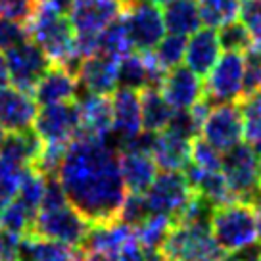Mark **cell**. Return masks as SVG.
<instances>
[{
  "instance_id": "cell-1",
  "label": "cell",
  "mask_w": 261,
  "mask_h": 261,
  "mask_svg": "<svg viewBox=\"0 0 261 261\" xmlns=\"http://www.w3.org/2000/svg\"><path fill=\"white\" fill-rule=\"evenodd\" d=\"M58 180L67 202L90 225L119 221L127 188L119 169V150L106 140L79 133L67 144Z\"/></svg>"
},
{
  "instance_id": "cell-2",
  "label": "cell",
  "mask_w": 261,
  "mask_h": 261,
  "mask_svg": "<svg viewBox=\"0 0 261 261\" xmlns=\"http://www.w3.org/2000/svg\"><path fill=\"white\" fill-rule=\"evenodd\" d=\"M29 41L48 56L52 64H65L73 54L75 31L67 14L58 10L52 2H39L25 23Z\"/></svg>"
},
{
  "instance_id": "cell-3",
  "label": "cell",
  "mask_w": 261,
  "mask_h": 261,
  "mask_svg": "<svg viewBox=\"0 0 261 261\" xmlns=\"http://www.w3.org/2000/svg\"><path fill=\"white\" fill-rule=\"evenodd\" d=\"M210 228L212 237L225 253H234L259 242L253 207L238 200L215 207Z\"/></svg>"
},
{
  "instance_id": "cell-4",
  "label": "cell",
  "mask_w": 261,
  "mask_h": 261,
  "mask_svg": "<svg viewBox=\"0 0 261 261\" xmlns=\"http://www.w3.org/2000/svg\"><path fill=\"white\" fill-rule=\"evenodd\" d=\"M158 252L167 261H223L227 255L212 237V228L187 223H175Z\"/></svg>"
},
{
  "instance_id": "cell-5",
  "label": "cell",
  "mask_w": 261,
  "mask_h": 261,
  "mask_svg": "<svg viewBox=\"0 0 261 261\" xmlns=\"http://www.w3.org/2000/svg\"><path fill=\"white\" fill-rule=\"evenodd\" d=\"M221 173L234 200L250 205L261 200L259 155L248 142H240L238 146L223 154Z\"/></svg>"
},
{
  "instance_id": "cell-6",
  "label": "cell",
  "mask_w": 261,
  "mask_h": 261,
  "mask_svg": "<svg viewBox=\"0 0 261 261\" xmlns=\"http://www.w3.org/2000/svg\"><path fill=\"white\" fill-rule=\"evenodd\" d=\"M89 221L69 202L54 207H39L33 221V237L56 240L62 244L79 248L90 230Z\"/></svg>"
},
{
  "instance_id": "cell-7",
  "label": "cell",
  "mask_w": 261,
  "mask_h": 261,
  "mask_svg": "<svg viewBox=\"0 0 261 261\" xmlns=\"http://www.w3.org/2000/svg\"><path fill=\"white\" fill-rule=\"evenodd\" d=\"M194 194L182 171H158L154 182L144 192V200L152 215H167L177 221Z\"/></svg>"
},
{
  "instance_id": "cell-8",
  "label": "cell",
  "mask_w": 261,
  "mask_h": 261,
  "mask_svg": "<svg viewBox=\"0 0 261 261\" xmlns=\"http://www.w3.org/2000/svg\"><path fill=\"white\" fill-rule=\"evenodd\" d=\"M121 16L135 52L154 50L155 44L165 37L162 10L150 0H139L123 6Z\"/></svg>"
},
{
  "instance_id": "cell-9",
  "label": "cell",
  "mask_w": 261,
  "mask_h": 261,
  "mask_svg": "<svg viewBox=\"0 0 261 261\" xmlns=\"http://www.w3.org/2000/svg\"><path fill=\"white\" fill-rule=\"evenodd\" d=\"M242 79H244V54L225 52L212 67V71L205 75L204 96L213 106L238 102L242 100Z\"/></svg>"
},
{
  "instance_id": "cell-10",
  "label": "cell",
  "mask_w": 261,
  "mask_h": 261,
  "mask_svg": "<svg viewBox=\"0 0 261 261\" xmlns=\"http://www.w3.org/2000/svg\"><path fill=\"white\" fill-rule=\"evenodd\" d=\"M200 137L213 148H217L221 154L244 142V121L240 104L227 102L213 106L202 123Z\"/></svg>"
},
{
  "instance_id": "cell-11",
  "label": "cell",
  "mask_w": 261,
  "mask_h": 261,
  "mask_svg": "<svg viewBox=\"0 0 261 261\" xmlns=\"http://www.w3.org/2000/svg\"><path fill=\"white\" fill-rule=\"evenodd\" d=\"M35 133L44 144H69L81 130V110L79 102H62L44 106L33 123Z\"/></svg>"
},
{
  "instance_id": "cell-12",
  "label": "cell",
  "mask_w": 261,
  "mask_h": 261,
  "mask_svg": "<svg viewBox=\"0 0 261 261\" xmlns=\"http://www.w3.org/2000/svg\"><path fill=\"white\" fill-rule=\"evenodd\" d=\"M4 56H6V65H8V75L12 85L23 92H29V94L35 90L44 71L52 65L48 56L31 41H25L14 48L6 50Z\"/></svg>"
},
{
  "instance_id": "cell-13",
  "label": "cell",
  "mask_w": 261,
  "mask_h": 261,
  "mask_svg": "<svg viewBox=\"0 0 261 261\" xmlns=\"http://www.w3.org/2000/svg\"><path fill=\"white\" fill-rule=\"evenodd\" d=\"M123 14L121 0H71L67 17L75 35L96 37Z\"/></svg>"
},
{
  "instance_id": "cell-14",
  "label": "cell",
  "mask_w": 261,
  "mask_h": 261,
  "mask_svg": "<svg viewBox=\"0 0 261 261\" xmlns=\"http://www.w3.org/2000/svg\"><path fill=\"white\" fill-rule=\"evenodd\" d=\"M160 92L175 112H185L204 96V83L202 77L196 75L192 69L179 65L165 71Z\"/></svg>"
},
{
  "instance_id": "cell-15",
  "label": "cell",
  "mask_w": 261,
  "mask_h": 261,
  "mask_svg": "<svg viewBox=\"0 0 261 261\" xmlns=\"http://www.w3.org/2000/svg\"><path fill=\"white\" fill-rule=\"evenodd\" d=\"M39 114L37 100L16 87L0 89V127L8 133H23L33 127Z\"/></svg>"
},
{
  "instance_id": "cell-16",
  "label": "cell",
  "mask_w": 261,
  "mask_h": 261,
  "mask_svg": "<svg viewBox=\"0 0 261 261\" xmlns=\"http://www.w3.org/2000/svg\"><path fill=\"white\" fill-rule=\"evenodd\" d=\"M110 98L114 112V133L119 139V144H123L142 133L140 94L137 90L117 87Z\"/></svg>"
},
{
  "instance_id": "cell-17",
  "label": "cell",
  "mask_w": 261,
  "mask_h": 261,
  "mask_svg": "<svg viewBox=\"0 0 261 261\" xmlns=\"http://www.w3.org/2000/svg\"><path fill=\"white\" fill-rule=\"evenodd\" d=\"M117 67H119V60L106 54H94L87 58L77 73L79 89H85L87 94L110 96L117 89Z\"/></svg>"
},
{
  "instance_id": "cell-18",
  "label": "cell",
  "mask_w": 261,
  "mask_h": 261,
  "mask_svg": "<svg viewBox=\"0 0 261 261\" xmlns=\"http://www.w3.org/2000/svg\"><path fill=\"white\" fill-rule=\"evenodd\" d=\"M37 104L41 106H54L62 102H71L79 96V81L77 77L71 75L65 67L52 64L44 71L41 81L33 90Z\"/></svg>"
},
{
  "instance_id": "cell-19",
  "label": "cell",
  "mask_w": 261,
  "mask_h": 261,
  "mask_svg": "<svg viewBox=\"0 0 261 261\" xmlns=\"http://www.w3.org/2000/svg\"><path fill=\"white\" fill-rule=\"evenodd\" d=\"M119 169L127 192L133 194H144L160 171L152 154L135 148L119 150Z\"/></svg>"
},
{
  "instance_id": "cell-20",
  "label": "cell",
  "mask_w": 261,
  "mask_h": 261,
  "mask_svg": "<svg viewBox=\"0 0 261 261\" xmlns=\"http://www.w3.org/2000/svg\"><path fill=\"white\" fill-rule=\"evenodd\" d=\"M81 110V130L90 139L106 140L114 133L112 98L106 94H85L77 100Z\"/></svg>"
},
{
  "instance_id": "cell-21",
  "label": "cell",
  "mask_w": 261,
  "mask_h": 261,
  "mask_svg": "<svg viewBox=\"0 0 261 261\" xmlns=\"http://www.w3.org/2000/svg\"><path fill=\"white\" fill-rule=\"evenodd\" d=\"M221 50L223 48H221L217 29H210V27L198 29L187 41V52H185L187 67L192 69L196 75L205 77L221 58Z\"/></svg>"
},
{
  "instance_id": "cell-22",
  "label": "cell",
  "mask_w": 261,
  "mask_h": 261,
  "mask_svg": "<svg viewBox=\"0 0 261 261\" xmlns=\"http://www.w3.org/2000/svg\"><path fill=\"white\" fill-rule=\"evenodd\" d=\"M133 238H135V228L125 225L123 221H114L108 225H92L79 248L83 252L106 253L117 259V255Z\"/></svg>"
},
{
  "instance_id": "cell-23",
  "label": "cell",
  "mask_w": 261,
  "mask_h": 261,
  "mask_svg": "<svg viewBox=\"0 0 261 261\" xmlns=\"http://www.w3.org/2000/svg\"><path fill=\"white\" fill-rule=\"evenodd\" d=\"M152 158L162 171H182L190 163V140L171 129L155 133Z\"/></svg>"
},
{
  "instance_id": "cell-24",
  "label": "cell",
  "mask_w": 261,
  "mask_h": 261,
  "mask_svg": "<svg viewBox=\"0 0 261 261\" xmlns=\"http://www.w3.org/2000/svg\"><path fill=\"white\" fill-rule=\"evenodd\" d=\"M19 257L27 261H85L81 248L62 244L56 240H46L39 237L21 238Z\"/></svg>"
},
{
  "instance_id": "cell-25",
  "label": "cell",
  "mask_w": 261,
  "mask_h": 261,
  "mask_svg": "<svg viewBox=\"0 0 261 261\" xmlns=\"http://www.w3.org/2000/svg\"><path fill=\"white\" fill-rule=\"evenodd\" d=\"M165 31L188 37L202 27V17L196 0H171L162 10Z\"/></svg>"
},
{
  "instance_id": "cell-26",
  "label": "cell",
  "mask_w": 261,
  "mask_h": 261,
  "mask_svg": "<svg viewBox=\"0 0 261 261\" xmlns=\"http://www.w3.org/2000/svg\"><path fill=\"white\" fill-rule=\"evenodd\" d=\"M42 146L44 142L31 129L23 133H8L0 142V158L23 167H31L41 154Z\"/></svg>"
},
{
  "instance_id": "cell-27",
  "label": "cell",
  "mask_w": 261,
  "mask_h": 261,
  "mask_svg": "<svg viewBox=\"0 0 261 261\" xmlns=\"http://www.w3.org/2000/svg\"><path fill=\"white\" fill-rule=\"evenodd\" d=\"M139 94L140 112H142V130H146V133H162L163 129H167L175 110L165 102L160 89L150 87V89L140 90Z\"/></svg>"
},
{
  "instance_id": "cell-28",
  "label": "cell",
  "mask_w": 261,
  "mask_h": 261,
  "mask_svg": "<svg viewBox=\"0 0 261 261\" xmlns=\"http://www.w3.org/2000/svg\"><path fill=\"white\" fill-rule=\"evenodd\" d=\"M130 52H135V48L130 44L123 16H119L98 35V54H106L110 58L121 60V58L129 56Z\"/></svg>"
},
{
  "instance_id": "cell-29",
  "label": "cell",
  "mask_w": 261,
  "mask_h": 261,
  "mask_svg": "<svg viewBox=\"0 0 261 261\" xmlns=\"http://www.w3.org/2000/svg\"><path fill=\"white\" fill-rule=\"evenodd\" d=\"M173 225L175 221L167 215H148L139 227H135V238L148 253L158 252L171 232Z\"/></svg>"
},
{
  "instance_id": "cell-30",
  "label": "cell",
  "mask_w": 261,
  "mask_h": 261,
  "mask_svg": "<svg viewBox=\"0 0 261 261\" xmlns=\"http://www.w3.org/2000/svg\"><path fill=\"white\" fill-rule=\"evenodd\" d=\"M202 23L210 29H219L223 25L238 19L242 0H196Z\"/></svg>"
},
{
  "instance_id": "cell-31",
  "label": "cell",
  "mask_w": 261,
  "mask_h": 261,
  "mask_svg": "<svg viewBox=\"0 0 261 261\" xmlns=\"http://www.w3.org/2000/svg\"><path fill=\"white\" fill-rule=\"evenodd\" d=\"M33 221H35V213L17 198H14L8 205L0 210V228L17 238L31 237Z\"/></svg>"
},
{
  "instance_id": "cell-32",
  "label": "cell",
  "mask_w": 261,
  "mask_h": 261,
  "mask_svg": "<svg viewBox=\"0 0 261 261\" xmlns=\"http://www.w3.org/2000/svg\"><path fill=\"white\" fill-rule=\"evenodd\" d=\"M240 112L244 121V139L261 158V90L240 100Z\"/></svg>"
},
{
  "instance_id": "cell-33",
  "label": "cell",
  "mask_w": 261,
  "mask_h": 261,
  "mask_svg": "<svg viewBox=\"0 0 261 261\" xmlns=\"http://www.w3.org/2000/svg\"><path fill=\"white\" fill-rule=\"evenodd\" d=\"M46 182L48 179L41 175L39 171H35L33 167L25 169L23 177L19 180V188H17V200L23 205H27L33 213L39 212V207L42 204V198L46 192Z\"/></svg>"
},
{
  "instance_id": "cell-34",
  "label": "cell",
  "mask_w": 261,
  "mask_h": 261,
  "mask_svg": "<svg viewBox=\"0 0 261 261\" xmlns=\"http://www.w3.org/2000/svg\"><path fill=\"white\" fill-rule=\"evenodd\" d=\"M185 52H187V37L171 35V33L165 35L162 41L155 44V48L152 50L155 62L163 71L179 67L180 62L185 60Z\"/></svg>"
},
{
  "instance_id": "cell-35",
  "label": "cell",
  "mask_w": 261,
  "mask_h": 261,
  "mask_svg": "<svg viewBox=\"0 0 261 261\" xmlns=\"http://www.w3.org/2000/svg\"><path fill=\"white\" fill-rule=\"evenodd\" d=\"M190 163L198 167L200 171H221L223 154L217 148H213L210 142H205L202 137H194L190 140Z\"/></svg>"
},
{
  "instance_id": "cell-36",
  "label": "cell",
  "mask_w": 261,
  "mask_h": 261,
  "mask_svg": "<svg viewBox=\"0 0 261 261\" xmlns=\"http://www.w3.org/2000/svg\"><path fill=\"white\" fill-rule=\"evenodd\" d=\"M217 35H219V42L221 48L225 52H240L244 54L246 50L252 46V37L240 21H232V23H227L217 29Z\"/></svg>"
},
{
  "instance_id": "cell-37",
  "label": "cell",
  "mask_w": 261,
  "mask_h": 261,
  "mask_svg": "<svg viewBox=\"0 0 261 261\" xmlns=\"http://www.w3.org/2000/svg\"><path fill=\"white\" fill-rule=\"evenodd\" d=\"M261 90V46L252 44L244 52V79H242V98L252 96Z\"/></svg>"
},
{
  "instance_id": "cell-38",
  "label": "cell",
  "mask_w": 261,
  "mask_h": 261,
  "mask_svg": "<svg viewBox=\"0 0 261 261\" xmlns=\"http://www.w3.org/2000/svg\"><path fill=\"white\" fill-rule=\"evenodd\" d=\"M238 21L248 29L252 44L261 46V0H242Z\"/></svg>"
},
{
  "instance_id": "cell-39",
  "label": "cell",
  "mask_w": 261,
  "mask_h": 261,
  "mask_svg": "<svg viewBox=\"0 0 261 261\" xmlns=\"http://www.w3.org/2000/svg\"><path fill=\"white\" fill-rule=\"evenodd\" d=\"M148 215H152V213L148 212L144 194H133V192H127V198H125L121 213H119V221H123L125 225H129V227L135 228V227H139Z\"/></svg>"
},
{
  "instance_id": "cell-40",
  "label": "cell",
  "mask_w": 261,
  "mask_h": 261,
  "mask_svg": "<svg viewBox=\"0 0 261 261\" xmlns=\"http://www.w3.org/2000/svg\"><path fill=\"white\" fill-rule=\"evenodd\" d=\"M37 0H0V17L25 25L37 8Z\"/></svg>"
},
{
  "instance_id": "cell-41",
  "label": "cell",
  "mask_w": 261,
  "mask_h": 261,
  "mask_svg": "<svg viewBox=\"0 0 261 261\" xmlns=\"http://www.w3.org/2000/svg\"><path fill=\"white\" fill-rule=\"evenodd\" d=\"M25 41H29L25 25L0 17V52L2 50L6 52V50L14 48V46H17V44H21Z\"/></svg>"
},
{
  "instance_id": "cell-42",
  "label": "cell",
  "mask_w": 261,
  "mask_h": 261,
  "mask_svg": "<svg viewBox=\"0 0 261 261\" xmlns=\"http://www.w3.org/2000/svg\"><path fill=\"white\" fill-rule=\"evenodd\" d=\"M19 248H21V238L8 234L6 230L0 228V261H17Z\"/></svg>"
},
{
  "instance_id": "cell-43",
  "label": "cell",
  "mask_w": 261,
  "mask_h": 261,
  "mask_svg": "<svg viewBox=\"0 0 261 261\" xmlns=\"http://www.w3.org/2000/svg\"><path fill=\"white\" fill-rule=\"evenodd\" d=\"M10 83V75H8V65H6V56L0 52V89H4Z\"/></svg>"
},
{
  "instance_id": "cell-44",
  "label": "cell",
  "mask_w": 261,
  "mask_h": 261,
  "mask_svg": "<svg viewBox=\"0 0 261 261\" xmlns=\"http://www.w3.org/2000/svg\"><path fill=\"white\" fill-rule=\"evenodd\" d=\"M253 212H255V223H257V237H259L261 240V200L257 202V204H253Z\"/></svg>"
},
{
  "instance_id": "cell-45",
  "label": "cell",
  "mask_w": 261,
  "mask_h": 261,
  "mask_svg": "<svg viewBox=\"0 0 261 261\" xmlns=\"http://www.w3.org/2000/svg\"><path fill=\"white\" fill-rule=\"evenodd\" d=\"M152 4H155V6H165L167 2H171V0H150Z\"/></svg>"
},
{
  "instance_id": "cell-46",
  "label": "cell",
  "mask_w": 261,
  "mask_h": 261,
  "mask_svg": "<svg viewBox=\"0 0 261 261\" xmlns=\"http://www.w3.org/2000/svg\"><path fill=\"white\" fill-rule=\"evenodd\" d=\"M133 2H139V0H123V6H127V4H133Z\"/></svg>"
},
{
  "instance_id": "cell-47",
  "label": "cell",
  "mask_w": 261,
  "mask_h": 261,
  "mask_svg": "<svg viewBox=\"0 0 261 261\" xmlns=\"http://www.w3.org/2000/svg\"><path fill=\"white\" fill-rule=\"evenodd\" d=\"M4 137H6V135H4V129H2V127H0V142H2V140H4Z\"/></svg>"
},
{
  "instance_id": "cell-48",
  "label": "cell",
  "mask_w": 261,
  "mask_h": 261,
  "mask_svg": "<svg viewBox=\"0 0 261 261\" xmlns=\"http://www.w3.org/2000/svg\"><path fill=\"white\" fill-rule=\"evenodd\" d=\"M37 2H48V0H37Z\"/></svg>"
},
{
  "instance_id": "cell-49",
  "label": "cell",
  "mask_w": 261,
  "mask_h": 261,
  "mask_svg": "<svg viewBox=\"0 0 261 261\" xmlns=\"http://www.w3.org/2000/svg\"><path fill=\"white\" fill-rule=\"evenodd\" d=\"M259 173H261V158H259Z\"/></svg>"
},
{
  "instance_id": "cell-50",
  "label": "cell",
  "mask_w": 261,
  "mask_h": 261,
  "mask_svg": "<svg viewBox=\"0 0 261 261\" xmlns=\"http://www.w3.org/2000/svg\"><path fill=\"white\" fill-rule=\"evenodd\" d=\"M121 2H123V0H121Z\"/></svg>"
}]
</instances>
